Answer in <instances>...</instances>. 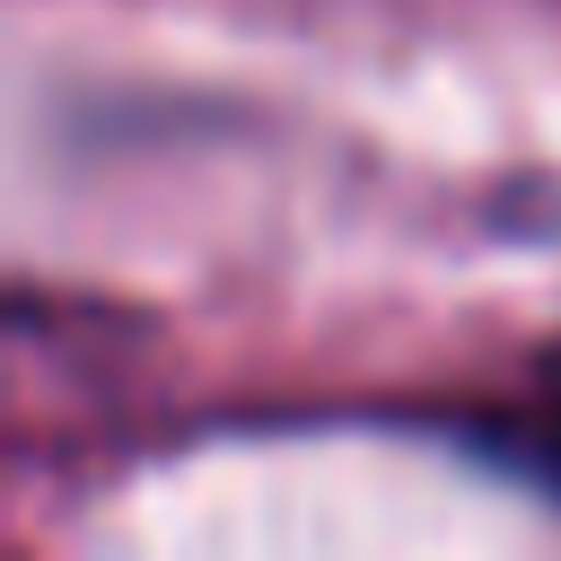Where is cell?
I'll list each match as a JSON object with an SVG mask.
<instances>
[{
	"mask_svg": "<svg viewBox=\"0 0 561 561\" xmlns=\"http://www.w3.org/2000/svg\"><path fill=\"white\" fill-rule=\"evenodd\" d=\"M500 465H517L526 482H543L552 500H561V403H543V412H526V421H508V430H491L482 438Z\"/></svg>",
	"mask_w": 561,
	"mask_h": 561,
	"instance_id": "1",
	"label": "cell"
}]
</instances>
